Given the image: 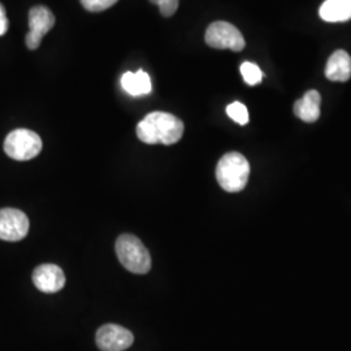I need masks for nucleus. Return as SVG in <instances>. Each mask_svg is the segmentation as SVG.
I'll list each match as a JSON object with an SVG mask.
<instances>
[{
  "label": "nucleus",
  "mask_w": 351,
  "mask_h": 351,
  "mask_svg": "<svg viewBox=\"0 0 351 351\" xmlns=\"http://www.w3.org/2000/svg\"><path fill=\"white\" fill-rule=\"evenodd\" d=\"M184 123L168 112H151L139 121L137 136L139 141L147 145L162 143L165 146L177 143L184 134Z\"/></svg>",
  "instance_id": "1"
},
{
  "label": "nucleus",
  "mask_w": 351,
  "mask_h": 351,
  "mask_svg": "<svg viewBox=\"0 0 351 351\" xmlns=\"http://www.w3.org/2000/svg\"><path fill=\"white\" fill-rule=\"evenodd\" d=\"M250 164L239 152L226 154L216 168V178L220 186L228 193H237L247 185Z\"/></svg>",
  "instance_id": "2"
},
{
  "label": "nucleus",
  "mask_w": 351,
  "mask_h": 351,
  "mask_svg": "<svg viewBox=\"0 0 351 351\" xmlns=\"http://www.w3.org/2000/svg\"><path fill=\"white\" fill-rule=\"evenodd\" d=\"M116 254L120 263L136 275H146L151 269V255L141 239L123 234L116 241Z\"/></svg>",
  "instance_id": "3"
},
{
  "label": "nucleus",
  "mask_w": 351,
  "mask_h": 351,
  "mask_svg": "<svg viewBox=\"0 0 351 351\" xmlns=\"http://www.w3.org/2000/svg\"><path fill=\"white\" fill-rule=\"evenodd\" d=\"M5 154L14 160H32L42 151V139L29 129H16L4 141Z\"/></svg>",
  "instance_id": "4"
},
{
  "label": "nucleus",
  "mask_w": 351,
  "mask_h": 351,
  "mask_svg": "<svg viewBox=\"0 0 351 351\" xmlns=\"http://www.w3.org/2000/svg\"><path fill=\"white\" fill-rule=\"evenodd\" d=\"M206 43L217 50L242 51L245 49V38L239 29L226 21H216L206 30Z\"/></svg>",
  "instance_id": "5"
},
{
  "label": "nucleus",
  "mask_w": 351,
  "mask_h": 351,
  "mask_svg": "<svg viewBox=\"0 0 351 351\" xmlns=\"http://www.w3.org/2000/svg\"><path fill=\"white\" fill-rule=\"evenodd\" d=\"M55 25V16L50 8L36 5L29 11V33L26 34V47L37 50L45 37Z\"/></svg>",
  "instance_id": "6"
},
{
  "label": "nucleus",
  "mask_w": 351,
  "mask_h": 351,
  "mask_svg": "<svg viewBox=\"0 0 351 351\" xmlns=\"http://www.w3.org/2000/svg\"><path fill=\"white\" fill-rule=\"evenodd\" d=\"M29 232V219L17 208L0 210V239L17 242L25 239Z\"/></svg>",
  "instance_id": "7"
},
{
  "label": "nucleus",
  "mask_w": 351,
  "mask_h": 351,
  "mask_svg": "<svg viewBox=\"0 0 351 351\" xmlns=\"http://www.w3.org/2000/svg\"><path fill=\"white\" fill-rule=\"evenodd\" d=\"M134 342L130 330L116 324H106L97 332V345L101 351H124Z\"/></svg>",
  "instance_id": "8"
},
{
  "label": "nucleus",
  "mask_w": 351,
  "mask_h": 351,
  "mask_svg": "<svg viewBox=\"0 0 351 351\" xmlns=\"http://www.w3.org/2000/svg\"><path fill=\"white\" fill-rule=\"evenodd\" d=\"M33 282L38 290L52 294L64 288L65 275L59 265L42 264L33 272Z\"/></svg>",
  "instance_id": "9"
},
{
  "label": "nucleus",
  "mask_w": 351,
  "mask_h": 351,
  "mask_svg": "<svg viewBox=\"0 0 351 351\" xmlns=\"http://www.w3.org/2000/svg\"><path fill=\"white\" fill-rule=\"evenodd\" d=\"M326 75L330 81L346 82L351 77L350 55L343 50L335 51L326 63Z\"/></svg>",
  "instance_id": "10"
},
{
  "label": "nucleus",
  "mask_w": 351,
  "mask_h": 351,
  "mask_svg": "<svg viewBox=\"0 0 351 351\" xmlns=\"http://www.w3.org/2000/svg\"><path fill=\"white\" fill-rule=\"evenodd\" d=\"M322 97L316 90L307 91L303 98L295 101L294 113L304 123H315L320 116Z\"/></svg>",
  "instance_id": "11"
},
{
  "label": "nucleus",
  "mask_w": 351,
  "mask_h": 351,
  "mask_svg": "<svg viewBox=\"0 0 351 351\" xmlns=\"http://www.w3.org/2000/svg\"><path fill=\"white\" fill-rule=\"evenodd\" d=\"M320 17L326 23H345L351 20V0H326L320 10Z\"/></svg>",
  "instance_id": "12"
},
{
  "label": "nucleus",
  "mask_w": 351,
  "mask_h": 351,
  "mask_svg": "<svg viewBox=\"0 0 351 351\" xmlns=\"http://www.w3.org/2000/svg\"><path fill=\"white\" fill-rule=\"evenodd\" d=\"M121 86L128 94L133 97L147 95L152 90L150 75L143 71L138 72H126L121 77Z\"/></svg>",
  "instance_id": "13"
},
{
  "label": "nucleus",
  "mask_w": 351,
  "mask_h": 351,
  "mask_svg": "<svg viewBox=\"0 0 351 351\" xmlns=\"http://www.w3.org/2000/svg\"><path fill=\"white\" fill-rule=\"evenodd\" d=\"M241 75L249 86L259 85L263 80V72L256 64L245 62L241 65Z\"/></svg>",
  "instance_id": "14"
},
{
  "label": "nucleus",
  "mask_w": 351,
  "mask_h": 351,
  "mask_svg": "<svg viewBox=\"0 0 351 351\" xmlns=\"http://www.w3.org/2000/svg\"><path fill=\"white\" fill-rule=\"evenodd\" d=\"M226 113L233 121H236L239 125H246L249 123V111H247L246 106L239 101L230 103L226 107Z\"/></svg>",
  "instance_id": "15"
},
{
  "label": "nucleus",
  "mask_w": 351,
  "mask_h": 351,
  "mask_svg": "<svg viewBox=\"0 0 351 351\" xmlns=\"http://www.w3.org/2000/svg\"><path fill=\"white\" fill-rule=\"evenodd\" d=\"M88 12H103L114 5L119 0H80Z\"/></svg>",
  "instance_id": "16"
},
{
  "label": "nucleus",
  "mask_w": 351,
  "mask_h": 351,
  "mask_svg": "<svg viewBox=\"0 0 351 351\" xmlns=\"http://www.w3.org/2000/svg\"><path fill=\"white\" fill-rule=\"evenodd\" d=\"M150 3L159 7V11L164 17L173 16L178 10V0H150Z\"/></svg>",
  "instance_id": "17"
},
{
  "label": "nucleus",
  "mask_w": 351,
  "mask_h": 351,
  "mask_svg": "<svg viewBox=\"0 0 351 351\" xmlns=\"http://www.w3.org/2000/svg\"><path fill=\"white\" fill-rule=\"evenodd\" d=\"M8 30V19L5 14V8L0 3V36H4Z\"/></svg>",
  "instance_id": "18"
}]
</instances>
